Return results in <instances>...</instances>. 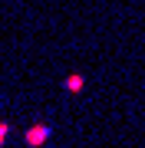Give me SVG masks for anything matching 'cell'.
I'll list each match as a JSON object with an SVG mask.
<instances>
[{
    "label": "cell",
    "instance_id": "3",
    "mask_svg": "<svg viewBox=\"0 0 145 148\" xmlns=\"http://www.w3.org/2000/svg\"><path fill=\"white\" fill-rule=\"evenodd\" d=\"M7 135H10V122H7V119H0V148L7 145Z\"/></svg>",
    "mask_w": 145,
    "mask_h": 148
},
{
    "label": "cell",
    "instance_id": "2",
    "mask_svg": "<svg viewBox=\"0 0 145 148\" xmlns=\"http://www.w3.org/2000/svg\"><path fill=\"white\" fill-rule=\"evenodd\" d=\"M63 86H66V92H73V95H76V92H82V86H86V79H82V73H69Z\"/></svg>",
    "mask_w": 145,
    "mask_h": 148
},
{
    "label": "cell",
    "instance_id": "1",
    "mask_svg": "<svg viewBox=\"0 0 145 148\" xmlns=\"http://www.w3.org/2000/svg\"><path fill=\"white\" fill-rule=\"evenodd\" d=\"M49 135H53V128H49L46 122H36V125L27 128V135H23V138H27V148H40V145H46Z\"/></svg>",
    "mask_w": 145,
    "mask_h": 148
}]
</instances>
